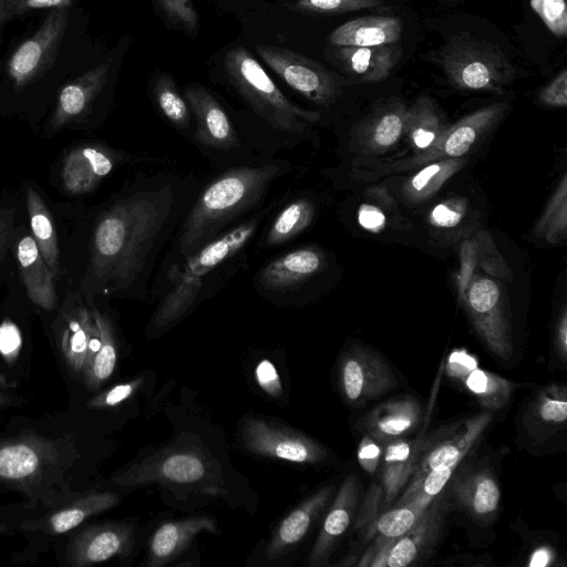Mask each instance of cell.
<instances>
[{"label": "cell", "mask_w": 567, "mask_h": 567, "mask_svg": "<svg viewBox=\"0 0 567 567\" xmlns=\"http://www.w3.org/2000/svg\"><path fill=\"white\" fill-rule=\"evenodd\" d=\"M181 203L175 183L150 182L103 210L93 229L84 296L135 291L144 285Z\"/></svg>", "instance_id": "1"}, {"label": "cell", "mask_w": 567, "mask_h": 567, "mask_svg": "<svg viewBox=\"0 0 567 567\" xmlns=\"http://www.w3.org/2000/svg\"><path fill=\"white\" fill-rule=\"evenodd\" d=\"M86 462L83 434L69 410L13 420L0 434V492L20 495L27 508L60 504L91 488Z\"/></svg>", "instance_id": "2"}, {"label": "cell", "mask_w": 567, "mask_h": 567, "mask_svg": "<svg viewBox=\"0 0 567 567\" xmlns=\"http://www.w3.org/2000/svg\"><path fill=\"white\" fill-rule=\"evenodd\" d=\"M289 168V163L275 161L233 167L214 178L183 220L174 245L177 260L218 236L234 218L256 205Z\"/></svg>", "instance_id": "3"}, {"label": "cell", "mask_w": 567, "mask_h": 567, "mask_svg": "<svg viewBox=\"0 0 567 567\" xmlns=\"http://www.w3.org/2000/svg\"><path fill=\"white\" fill-rule=\"evenodd\" d=\"M262 217L264 213H258L172 265L165 293L152 319L154 329L159 330L176 323L199 302L208 280L244 250L256 234Z\"/></svg>", "instance_id": "4"}, {"label": "cell", "mask_w": 567, "mask_h": 567, "mask_svg": "<svg viewBox=\"0 0 567 567\" xmlns=\"http://www.w3.org/2000/svg\"><path fill=\"white\" fill-rule=\"evenodd\" d=\"M120 502L121 495L115 492L89 488L49 507L10 504L0 508V533L20 535L25 542L22 550L13 555L14 563H35L60 537Z\"/></svg>", "instance_id": "5"}, {"label": "cell", "mask_w": 567, "mask_h": 567, "mask_svg": "<svg viewBox=\"0 0 567 567\" xmlns=\"http://www.w3.org/2000/svg\"><path fill=\"white\" fill-rule=\"evenodd\" d=\"M223 68L236 92L276 131L298 135L319 121V112L289 101L245 48L238 45L228 50Z\"/></svg>", "instance_id": "6"}, {"label": "cell", "mask_w": 567, "mask_h": 567, "mask_svg": "<svg viewBox=\"0 0 567 567\" xmlns=\"http://www.w3.org/2000/svg\"><path fill=\"white\" fill-rule=\"evenodd\" d=\"M439 63L460 90L502 93L517 76L515 65L499 47L466 33L450 39L439 53Z\"/></svg>", "instance_id": "7"}, {"label": "cell", "mask_w": 567, "mask_h": 567, "mask_svg": "<svg viewBox=\"0 0 567 567\" xmlns=\"http://www.w3.org/2000/svg\"><path fill=\"white\" fill-rule=\"evenodd\" d=\"M134 525L126 522H86L53 544L59 564L90 567L112 559H123L134 547Z\"/></svg>", "instance_id": "8"}, {"label": "cell", "mask_w": 567, "mask_h": 567, "mask_svg": "<svg viewBox=\"0 0 567 567\" xmlns=\"http://www.w3.org/2000/svg\"><path fill=\"white\" fill-rule=\"evenodd\" d=\"M508 110L506 102L484 106L444 128L441 135L425 150L416 155L398 161L378 171L379 174H392L424 166L429 163L458 158L491 128H493Z\"/></svg>", "instance_id": "9"}, {"label": "cell", "mask_w": 567, "mask_h": 567, "mask_svg": "<svg viewBox=\"0 0 567 567\" xmlns=\"http://www.w3.org/2000/svg\"><path fill=\"white\" fill-rule=\"evenodd\" d=\"M255 50L290 87L312 103L328 106L339 96L338 80L318 61L269 44H256Z\"/></svg>", "instance_id": "10"}, {"label": "cell", "mask_w": 567, "mask_h": 567, "mask_svg": "<svg viewBox=\"0 0 567 567\" xmlns=\"http://www.w3.org/2000/svg\"><path fill=\"white\" fill-rule=\"evenodd\" d=\"M461 300L487 349L508 361L514 347L498 285L489 278L473 276Z\"/></svg>", "instance_id": "11"}, {"label": "cell", "mask_w": 567, "mask_h": 567, "mask_svg": "<svg viewBox=\"0 0 567 567\" xmlns=\"http://www.w3.org/2000/svg\"><path fill=\"white\" fill-rule=\"evenodd\" d=\"M208 475L205 457L192 449H167L113 474L110 481L122 487L161 482L196 484Z\"/></svg>", "instance_id": "12"}, {"label": "cell", "mask_w": 567, "mask_h": 567, "mask_svg": "<svg viewBox=\"0 0 567 567\" xmlns=\"http://www.w3.org/2000/svg\"><path fill=\"white\" fill-rule=\"evenodd\" d=\"M245 446L254 454L299 464H315L327 456L316 440L282 424L247 417L243 425Z\"/></svg>", "instance_id": "13"}, {"label": "cell", "mask_w": 567, "mask_h": 567, "mask_svg": "<svg viewBox=\"0 0 567 567\" xmlns=\"http://www.w3.org/2000/svg\"><path fill=\"white\" fill-rule=\"evenodd\" d=\"M445 516L443 495H437L429 504L419 520L403 535L381 540L371 548L367 557L369 566L405 567L415 561L439 540ZM368 558V559H370Z\"/></svg>", "instance_id": "14"}, {"label": "cell", "mask_w": 567, "mask_h": 567, "mask_svg": "<svg viewBox=\"0 0 567 567\" xmlns=\"http://www.w3.org/2000/svg\"><path fill=\"white\" fill-rule=\"evenodd\" d=\"M56 342L71 381H81L87 362L100 347V333L92 308L68 298L60 312Z\"/></svg>", "instance_id": "15"}, {"label": "cell", "mask_w": 567, "mask_h": 567, "mask_svg": "<svg viewBox=\"0 0 567 567\" xmlns=\"http://www.w3.org/2000/svg\"><path fill=\"white\" fill-rule=\"evenodd\" d=\"M339 383L346 400L360 405L393 390L396 379L380 354L354 346L340 358Z\"/></svg>", "instance_id": "16"}, {"label": "cell", "mask_w": 567, "mask_h": 567, "mask_svg": "<svg viewBox=\"0 0 567 567\" xmlns=\"http://www.w3.org/2000/svg\"><path fill=\"white\" fill-rule=\"evenodd\" d=\"M491 420V413H482L453 427L452 432H445L443 437L437 441L426 440L411 475V483L401 499L409 497L423 476L431 470L439 466H458L463 457L484 433Z\"/></svg>", "instance_id": "17"}, {"label": "cell", "mask_w": 567, "mask_h": 567, "mask_svg": "<svg viewBox=\"0 0 567 567\" xmlns=\"http://www.w3.org/2000/svg\"><path fill=\"white\" fill-rule=\"evenodd\" d=\"M66 20V8L52 10L38 31L13 52L7 72L17 90L27 85L52 55L65 30Z\"/></svg>", "instance_id": "18"}, {"label": "cell", "mask_w": 567, "mask_h": 567, "mask_svg": "<svg viewBox=\"0 0 567 567\" xmlns=\"http://www.w3.org/2000/svg\"><path fill=\"white\" fill-rule=\"evenodd\" d=\"M184 97L195 117L194 137L202 146L223 152L239 146L231 120L206 89L197 84L187 85Z\"/></svg>", "instance_id": "19"}, {"label": "cell", "mask_w": 567, "mask_h": 567, "mask_svg": "<svg viewBox=\"0 0 567 567\" xmlns=\"http://www.w3.org/2000/svg\"><path fill=\"white\" fill-rule=\"evenodd\" d=\"M122 156L101 145L72 148L63 159L61 177L66 192L82 195L92 192L118 165Z\"/></svg>", "instance_id": "20"}, {"label": "cell", "mask_w": 567, "mask_h": 567, "mask_svg": "<svg viewBox=\"0 0 567 567\" xmlns=\"http://www.w3.org/2000/svg\"><path fill=\"white\" fill-rule=\"evenodd\" d=\"M324 265L321 250L305 246L267 262L257 275V285L266 291L287 292L315 277Z\"/></svg>", "instance_id": "21"}, {"label": "cell", "mask_w": 567, "mask_h": 567, "mask_svg": "<svg viewBox=\"0 0 567 567\" xmlns=\"http://www.w3.org/2000/svg\"><path fill=\"white\" fill-rule=\"evenodd\" d=\"M360 484L355 475H348L331 504L317 540L309 555L310 567L324 566L338 542L355 519Z\"/></svg>", "instance_id": "22"}, {"label": "cell", "mask_w": 567, "mask_h": 567, "mask_svg": "<svg viewBox=\"0 0 567 567\" xmlns=\"http://www.w3.org/2000/svg\"><path fill=\"white\" fill-rule=\"evenodd\" d=\"M402 49L399 42L373 47H334L331 60L353 81H384L399 63Z\"/></svg>", "instance_id": "23"}, {"label": "cell", "mask_w": 567, "mask_h": 567, "mask_svg": "<svg viewBox=\"0 0 567 567\" xmlns=\"http://www.w3.org/2000/svg\"><path fill=\"white\" fill-rule=\"evenodd\" d=\"M332 494L333 486H324L284 517L266 546V557L275 560L292 550L307 536L326 509Z\"/></svg>", "instance_id": "24"}, {"label": "cell", "mask_w": 567, "mask_h": 567, "mask_svg": "<svg viewBox=\"0 0 567 567\" xmlns=\"http://www.w3.org/2000/svg\"><path fill=\"white\" fill-rule=\"evenodd\" d=\"M455 503L477 523H487L497 513L501 499L496 477L488 468L465 471L450 485Z\"/></svg>", "instance_id": "25"}, {"label": "cell", "mask_w": 567, "mask_h": 567, "mask_svg": "<svg viewBox=\"0 0 567 567\" xmlns=\"http://www.w3.org/2000/svg\"><path fill=\"white\" fill-rule=\"evenodd\" d=\"M200 533H218L212 517L194 516L163 523L150 539L146 565L159 567L171 563L184 553Z\"/></svg>", "instance_id": "26"}, {"label": "cell", "mask_w": 567, "mask_h": 567, "mask_svg": "<svg viewBox=\"0 0 567 567\" xmlns=\"http://www.w3.org/2000/svg\"><path fill=\"white\" fill-rule=\"evenodd\" d=\"M421 419V405L414 396H400L370 411L360 425L377 442H391L411 432Z\"/></svg>", "instance_id": "27"}, {"label": "cell", "mask_w": 567, "mask_h": 567, "mask_svg": "<svg viewBox=\"0 0 567 567\" xmlns=\"http://www.w3.org/2000/svg\"><path fill=\"white\" fill-rule=\"evenodd\" d=\"M16 256L31 301L43 310H55L58 296L54 277L31 235H24L17 243Z\"/></svg>", "instance_id": "28"}, {"label": "cell", "mask_w": 567, "mask_h": 567, "mask_svg": "<svg viewBox=\"0 0 567 567\" xmlns=\"http://www.w3.org/2000/svg\"><path fill=\"white\" fill-rule=\"evenodd\" d=\"M111 61H105L61 90L55 111L51 117L52 130H59L81 116L106 83Z\"/></svg>", "instance_id": "29"}, {"label": "cell", "mask_w": 567, "mask_h": 567, "mask_svg": "<svg viewBox=\"0 0 567 567\" xmlns=\"http://www.w3.org/2000/svg\"><path fill=\"white\" fill-rule=\"evenodd\" d=\"M402 21L392 16H368L347 21L329 35L333 47H373L396 43L402 34Z\"/></svg>", "instance_id": "30"}, {"label": "cell", "mask_w": 567, "mask_h": 567, "mask_svg": "<svg viewBox=\"0 0 567 567\" xmlns=\"http://www.w3.org/2000/svg\"><path fill=\"white\" fill-rule=\"evenodd\" d=\"M426 440H394L388 443L383 453L380 485L383 494V507H388L405 486L416 462L425 446Z\"/></svg>", "instance_id": "31"}, {"label": "cell", "mask_w": 567, "mask_h": 567, "mask_svg": "<svg viewBox=\"0 0 567 567\" xmlns=\"http://www.w3.org/2000/svg\"><path fill=\"white\" fill-rule=\"evenodd\" d=\"M406 110L405 104L398 97L388 99L374 109L359 128L370 150L385 151L401 138Z\"/></svg>", "instance_id": "32"}, {"label": "cell", "mask_w": 567, "mask_h": 567, "mask_svg": "<svg viewBox=\"0 0 567 567\" xmlns=\"http://www.w3.org/2000/svg\"><path fill=\"white\" fill-rule=\"evenodd\" d=\"M100 333V347L87 362L80 383L89 392H97L112 377L117 362V341L114 326L107 313L92 307Z\"/></svg>", "instance_id": "33"}, {"label": "cell", "mask_w": 567, "mask_h": 567, "mask_svg": "<svg viewBox=\"0 0 567 567\" xmlns=\"http://www.w3.org/2000/svg\"><path fill=\"white\" fill-rule=\"evenodd\" d=\"M433 498L420 492L413 493L405 499H400L398 506L378 515L368 526V536L375 530L381 540L394 539L419 520Z\"/></svg>", "instance_id": "34"}, {"label": "cell", "mask_w": 567, "mask_h": 567, "mask_svg": "<svg viewBox=\"0 0 567 567\" xmlns=\"http://www.w3.org/2000/svg\"><path fill=\"white\" fill-rule=\"evenodd\" d=\"M27 207L32 237L53 277L60 272L59 246L52 216L41 196L31 187L27 189Z\"/></svg>", "instance_id": "35"}, {"label": "cell", "mask_w": 567, "mask_h": 567, "mask_svg": "<svg viewBox=\"0 0 567 567\" xmlns=\"http://www.w3.org/2000/svg\"><path fill=\"white\" fill-rule=\"evenodd\" d=\"M313 203L299 197L287 203L270 223L264 238L267 247H277L299 236L315 217Z\"/></svg>", "instance_id": "36"}, {"label": "cell", "mask_w": 567, "mask_h": 567, "mask_svg": "<svg viewBox=\"0 0 567 567\" xmlns=\"http://www.w3.org/2000/svg\"><path fill=\"white\" fill-rule=\"evenodd\" d=\"M445 127L443 114L427 95L419 96L406 110L404 133L420 151L427 148Z\"/></svg>", "instance_id": "37"}, {"label": "cell", "mask_w": 567, "mask_h": 567, "mask_svg": "<svg viewBox=\"0 0 567 567\" xmlns=\"http://www.w3.org/2000/svg\"><path fill=\"white\" fill-rule=\"evenodd\" d=\"M464 164L465 161L461 157L429 163L404 182L402 192L408 199L413 202L427 199Z\"/></svg>", "instance_id": "38"}, {"label": "cell", "mask_w": 567, "mask_h": 567, "mask_svg": "<svg viewBox=\"0 0 567 567\" xmlns=\"http://www.w3.org/2000/svg\"><path fill=\"white\" fill-rule=\"evenodd\" d=\"M535 235L549 244H558L567 235V175L564 174L535 226Z\"/></svg>", "instance_id": "39"}, {"label": "cell", "mask_w": 567, "mask_h": 567, "mask_svg": "<svg viewBox=\"0 0 567 567\" xmlns=\"http://www.w3.org/2000/svg\"><path fill=\"white\" fill-rule=\"evenodd\" d=\"M154 100L163 116L178 131L186 133L190 127V109L174 80L162 74L153 86Z\"/></svg>", "instance_id": "40"}, {"label": "cell", "mask_w": 567, "mask_h": 567, "mask_svg": "<svg viewBox=\"0 0 567 567\" xmlns=\"http://www.w3.org/2000/svg\"><path fill=\"white\" fill-rule=\"evenodd\" d=\"M462 381L486 409L502 408L512 393L509 381L477 367L472 369Z\"/></svg>", "instance_id": "41"}, {"label": "cell", "mask_w": 567, "mask_h": 567, "mask_svg": "<svg viewBox=\"0 0 567 567\" xmlns=\"http://www.w3.org/2000/svg\"><path fill=\"white\" fill-rule=\"evenodd\" d=\"M143 381L144 379L141 375L130 381L115 384L107 390L94 392L84 403L83 408L87 411L115 410L138 392Z\"/></svg>", "instance_id": "42"}, {"label": "cell", "mask_w": 567, "mask_h": 567, "mask_svg": "<svg viewBox=\"0 0 567 567\" xmlns=\"http://www.w3.org/2000/svg\"><path fill=\"white\" fill-rule=\"evenodd\" d=\"M382 0H293V10L315 14H340L379 7Z\"/></svg>", "instance_id": "43"}, {"label": "cell", "mask_w": 567, "mask_h": 567, "mask_svg": "<svg viewBox=\"0 0 567 567\" xmlns=\"http://www.w3.org/2000/svg\"><path fill=\"white\" fill-rule=\"evenodd\" d=\"M472 241L475 246L477 264L486 272L497 278L512 280V271L496 249L488 233L477 234Z\"/></svg>", "instance_id": "44"}, {"label": "cell", "mask_w": 567, "mask_h": 567, "mask_svg": "<svg viewBox=\"0 0 567 567\" xmlns=\"http://www.w3.org/2000/svg\"><path fill=\"white\" fill-rule=\"evenodd\" d=\"M533 11L556 37L567 34V6L565 0H529Z\"/></svg>", "instance_id": "45"}, {"label": "cell", "mask_w": 567, "mask_h": 567, "mask_svg": "<svg viewBox=\"0 0 567 567\" xmlns=\"http://www.w3.org/2000/svg\"><path fill=\"white\" fill-rule=\"evenodd\" d=\"M156 2L174 25L189 32L198 28L199 19L192 0H156Z\"/></svg>", "instance_id": "46"}, {"label": "cell", "mask_w": 567, "mask_h": 567, "mask_svg": "<svg viewBox=\"0 0 567 567\" xmlns=\"http://www.w3.org/2000/svg\"><path fill=\"white\" fill-rule=\"evenodd\" d=\"M466 206L463 200L447 199L437 204L430 214V221L437 227H454L461 223Z\"/></svg>", "instance_id": "47"}, {"label": "cell", "mask_w": 567, "mask_h": 567, "mask_svg": "<svg viewBox=\"0 0 567 567\" xmlns=\"http://www.w3.org/2000/svg\"><path fill=\"white\" fill-rule=\"evenodd\" d=\"M540 103L550 107L567 105V71H560L538 94Z\"/></svg>", "instance_id": "48"}, {"label": "cell", "mask_w": 567, "mask_h": 567, "mask_svg": "<svg viewBox=\"0 0 567 567\" xmlns=\"http://www.w3.org/2000/svg\"><path fill=\"white\" fill-rule=\"evenodd\" d=\"M255 379L258 385L272 398H278L282 393L280 377L274 363L268 360H261L255 369Z\"/></svg>", "instance_id": "49"}, {"label": "cell", "mask_w": 567, "mask_h": 567, "mask_svg": "<svg viewBox=\"0 0 567 567\" xmlns=\"http://www.w3.org/2000/svg\"><path fill=\"white\" fill-rule=\"evenodd\" d=\"M542 420L553 423H565L567 417V401L565 396L546 395L539 401L537 409Z\"/></svg>", "instance_id": "50"}, {"label": "cell", "mask_w": 567, "mask_h": 567, "mask_svg": "<svg viewBox=\"0 0 567 567\" xmlns=\"http://www.w3.org/2000/svg\"><path fill=\"white\" fill-rule=\"evenodd\" d=\"M461 271L458 276L460 299L463 297L477 265V256L473 241L466 240L461 248Z\"/></svg>", "instance_id": "51"}, {"label": "cell", "mask_w": 567, "mask_h": 567, "mask_svg": "<svg viewBox=\"0 0 567 567\" xmlns=\"http://www.w3.org/2000/svg\"><path fill=\"white\" fill-rule=\"evenodd\" d=\"M382 455L379 442L370 437L363 436L358 449V461L361 467L369 474H373L378 468Z\"/></svg>", "instance_id": "52"}, {"label": "cell", "mask_w": 567, "mask_h": 567, "mask_svg": "<svg viewBox=\"0 0 567 567\" xmlns=\"http://www.w3.org/2000/svg\"><path fill=\"white\" fill-rule=\"evenodd\" d=\"M475 367H477L475 358L464 350H456L449 357L446 371L450 375L462 380Z\"/></svg>", "instance_id": "53"}, {"label": "cell", "mask_w": 567, "mask_h": 567, "mask_svg": "<svg viewBox=\"0 0 567 567\" xmlns=\"http://www.w3.org/2000/svg\"><path fill=\"white\" fill-rule=\"evenodd\" d=\"M360 225L371 231H379L385 223L383 213L375 206L364 204L358 213Z\"/></svg>", "instance_id": "54"}, {"label": "cell", "mask_w": 567, "mask_h": 567, "mask_svg": "<svg viewBox=\"0 0 567 567\" xmlns=\"http://www.w3.org/2000/svg\"><path fill=\"white\" fill-rule=\"evenodd\" d=\"M25 398L18 393V386L0 374V410L24 404Z\"/></svg>", "instance_id": "55"}, {"label": "cell", "mask_w": 567, "mask_h": 567, "mask_svg": "<svg viewBox=\"0 0 567 567\" xmlns=\"http://www.w3.org/2000/svg\"><path fill=\"white\" fill-rule=\"evenodd\" d=\"M14 213V208H0V259L12 230Z\"/></svg>", "instance_id": "56"}, {"label": "cell", "mask_w": 567, "mask_h": 567, "mask_svg": "<svg viewBox=\"0 0 567 567\" xmlns=\"http://www.w3.org/2000/svg\"><path fill=\"white\" fill-rule=\"evenodd\" d=\"M556 348L558 355L565 362L567 353V315L565 308L561 311L556 329Z\"/></svg>", "instance_id": "57"}, {"label": "cell", "mask_w": 567, "mask_h": 567, "mask_svg": "<svg viewBox=\"0 0 567 567\" xmlns=\"http://www.w3.org/2000/svg\"><path fill=\"white\" fill-rule=\"evenodd\" d=\"M30 10L27 0H0V25L8 20L11 13Z\"/></svg>", "instance_id": "58"}, {"label": "cell", "mask_w": 567, "mask_h": 567, "mask_svg": "<svg viewBox=\"0 0 567 567\" xmlns=\"http://www.w3.org/2000/svg\"><path fill=\"white\" fill-rule=\"evenodd\" d=\"M73 0H27L30 10L68 8Z\"/></svg>", "instance_id": "59"}, {"label": "cell", "mask_w": 567, "mask_h": 567, "mask_svg": "<svg viewBox=\"0 0 567 567\" xmlns=\"http://www.w3.org/2000/svg\"><path fill=\"white\" fill-rule=\"evenodd\" d=\"M549 558H550L549 550L546 548H539L533 554L529 566H533V567L547 566L549 563Z\"/></svg>", "instance_id": "60"}]
</instances>
